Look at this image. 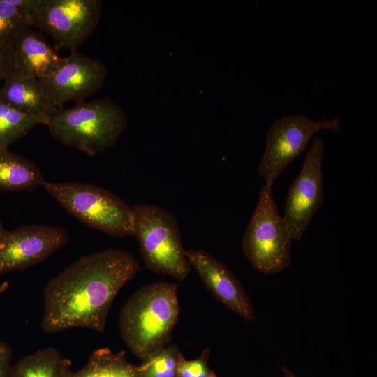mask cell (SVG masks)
<instances>
[{
  "mask_svg": "<svg viewBox=\"0 0 377 377\" xmlns=\"http://www.w3.org/2000/svg\"><path fill=\"white\" fill-rule=\"evenodd\" d=\"M139 269L135 257L119 249L82 256L46 284L42 329L49 334L74 327L103 332L114 299Z\"/></svg>",
  "mask_w": 377,
  "mask_h": 377,
  "instance_id": "1",
  "label": "cell"
},
{
  "mask_svg": "<svg viewBox=\"0 0 377 377\" xmlns=\"http://www.w3.org/2000/svg\"><path fill=\"white\" fill-rule=\"evenodd\" d=\"M177 288L176 283L168 282L145 285L121 308V339L139 359L169 343L180 311Z\"/></svg>",
  "mask_w": 377,
  "mask_h": 377,
  "instance_id": "2",
  "label": "cell"
},
{
  "mask_svg": "<svg viewBox=\"0 0 377 377\" xmlns=\"http://www.w3.org/2000/svg\"><path fill=\"white\" fill-rule=\"evenodd\" d=\"M127 124L120 105L101 97L57 109L48 117L45 126L60 143L94 156L115 145Z\"/></svg>",
  "mask_w": 377,
  "mask_h": 377,
  "instance_id": "3",
  "label": "cell"
},
{
  "mask_svg": "<svg viewBox=\"0 0 377 377\" xmlns=\"http://www.w3.org/2000/svg\"><path fill=\"white\" fill-rule=\"evenodd\" d=\"M132 209L133 235L145 267L178 280L185 279L191 266L175 216L156 205H136Z\"/></svg>",
  "mask_w": 377,
  "mask_h": 377,
  "instance_id": "4",
  "label": "cell"
},
{
  "mask_svg": "<svg viewBox=\"0 0 377 377\" xmlns=\"http://www.w3.org/2000/svg\"><path fill=\"white\" fill-rule=\"evenodd\" d=\"M64 209L91 228L114 237L133 235V209L116 194L91 184L45 182Z\"/></svg>",
  "mask_w": 377,
  "mask_h": 377,
  "instance_id": "5",
  "label": "cell"
},
{
  "mask_svg": "<svg viewBox=\"0 0 377 377\" xmlns=\"http://www.w3.org/2000/svg\"><path fill=\"white\" fill-rule=\"evenodd\" d=\"M291 237L272 195L264 184L242 240L244 256L263 274L279 273L291 263Z\"/></svg>",
  "mask_w": 377,
  "mask_h": 377,
  "instance_id": "6",
  "label": "cell"
},
{
  "mask_svg": "<svg viewBox=\"0 0 377 377\" xmlns=\"http://www.w3.org/2000/svg\"><path fill=\"white\" fill-rule=\"evenodd\" d=\"M341 119L313 121L304 114H288L275 119L266 133V146L258 168V175L272 188L283 171L306 149L320 131H340Z\"/></svg>",
  "mask_w": 377,
  "mask_h": 377,
  "instance_id": "7",
  "label": "cell"
},
{
  "mask_svg": "<svg viewBox=\"0 0 377 377\" xmlns=\"http://www.w3.org/2000/svg\"><path fill=\"white\" fill-rule=\"evenodd\" d=\"M101 6L99 0H36L30 26L49 35L55 50L77 51L98 26Z\"/></svg>",
  "mask_w": 377,
  "mask_h": 377,
  "instance_id": "8",
  "label": "cell"
},
{
  "mask_svg": "<svg viewBox=\"0 0 377 377\" xmlns=\"http://www.w3.org/2000/svg\"><path fill=\"white\" fill-rule=\"evenodd\" d=\"M324 141L318 135L311 141L300 171L290 184L283 219L292 240H300L324 198L323 161Z\"/></svg>",
  "mask_w": 377,
  "mask_h": 377,
  "instance_id": "9",
  "label": "cell"
},
{
  "mask_svg": "<svg viewBox=\"0 0 377 377\" xmlns=\"http://www.w3.org/2000/svg\"><path fill=\"white\" fill-rule=\"evenodd\" d=\"M108 68L101 61L71 52L50 75L39 79L54 107L69 101L77 102L94 94L104 84Z\"/></svg>",
  "mask_w": 377,
  "mask_h": 377,
  "instance_id": "10",
  "label": "cell"
},
{
  "mask_svg": "<svg viewBox=\"0 0 377 377\" xmlns=\"http://www.w3.org/2000/svg\"><path fill=\"white\" fill-rule=\"evenodd\" d=\"M68 239L65 229L54 226L26 225L8 231L0 246V275L44 261Z\"/></svg>",
  "mask_w": 377,
  "mask_h": 377,
  "instance_id": "11",
  "label": "cell"
},
{
  "mask_svg": "<svg viewBox=\"0 0 377 377\" xmlns=\"http://www.w3.org/2000/svg\"><path fill=\"white\" fill-rule=\"evenodd\" d=\"M185 255L216 299L247 321H254L256 314L249 297L240 281L226 265L200 249L185 250Z\"/></svg>",
  "mask_w": 377,
  "mask_h": 377,
  "instance_id": "12",
  "label": "cell"
},
{
  "mask_svg": "<svg viewBox=\"0 0 377 377\" xmlns=\"http://www.w3.org/2000/svg\"><path fill=\"white\" fill-rule=\"evenodd\" d=\"M11 52L12 73L38 79L53 73L64 59L30 26L21 29L14 37Z\"/></svg>",
  "mask_w": 377,
  "mask_h": 377,
  "instance_id": "13",
  "label": "cell"
},
{
  "mask_svg": "<svg viewBox=\"0 0 377 377\" xmlns=\"http://www.w3.org/2000/svg\"><path fill=\"white\" fill-rule=\"evenodd\" d=\"M0 95L31 115L48 117L57 110L50 101L40 80L34 77L11 73L0 87Z\"/></svg>",
  "mask_w": 377,
  "mask_h": 377,
  "instance_id": "14",
  "label": "cell"
},
{
  "mask_svg": "<svg viewBox=\"0 0 377 377\" xmlns=\"http://www.w3.org/2000/svg\"><path fill=\"white\" fill-rule=\"evenodd\" d=\"M45 182L34 162L8 149L0 150V191H32Z\"/></svg>",
  "mask_w": 377,
  "mask_h": 377,
  "instance_id": "15",
  "label": "cell"
},
{
  "mask_svg": "<svg viewBox=\"0 0 377 377\" xmlns=\"http://www.w3.org/2000/svg\"><path fill=\"white\" fill-rule=\"evenodd\" d=\"M71 362L52 346L24 356L12 366L9 377H70Z\"/></svg>",
  "mask_w": 377,
  "mask_h": 377,
  "instance_id": "16",
  "label": "cell"
},
{
  "mask_svg": "<svg viewBox=\"0 0 377 377\" xmlns=\"http://www.w3.org/2000/svg\"><path fill=\"white\" fill-rule=\"evenodd\" d=\"M70 377H138V371L124 351L114 353L108 348H101L90 355L82 369L71 371Z\"/></svg>",
  "mask_w": 377,
  "mask_h": 377,
  "instance_id": "17",
  "label": "cell"
},
{
  "mask_svg": "<svg viewBox=\"0 0 377 377\" xmlns=\"http://www.w3.org/2000/svg\"><path fill=\"white\" fill-rule=\"evenodd\" d=\"M48 117L25 113L6 101L0 95V150L25 135L38 124L46 125Z\"/></svg>",
  "mask_w": 377,
  "mask_h": 377,
  "instance_id": "18",
  "label": "cell"
},
{
  "mask_svg": "<svg viewBox=\"0 0 377 377\" xmlns=\"http://www.w3.org/2000/svg\"><path fill=\"white\" fill-rule=\"evenodd\" d=\"M36 1L0 0V44L11 43L21 29L30 26L29 13Z\"/></svg>",
  "mask_w": 377,
  "mask_h": 377,
  "instance_id": "19",
  "label": "cell"
},
{
  "mask_svg": "<svg viewBox=\"0 0 377 377\" xmlns=\"http://www.w3.org/2000/svg\"><path fill=\"white\" fill-rule=\"evenodd\" d=\"M182 357L175 345H167L142 360L137 366L138 377H177Z\"/></svg>",
  "mask_w": 377,
  "mask_h": 377,
  "instance_id": "20",
  "label": "cell"
},
{
  "mask_svg": "<svg viewBox=\"0 0 377 377\" xmlns=\"http://www.w3.org/2000/svg\"><path fill=\"white\" fill-rule=\"evenodd\" d=\"M209 354L210 350L207 348L194 360H187L182 356L178 364L177 377H217L207 364Z\"/></svg>",
  "mask_w": 377,
  "mask_h": 377,
  "instance_id": "21",
  "label": "cell"
},
{
  "mask_svg": "<svg viewBox=\"0 0 377 377\" xmlns=\"http://www.w3.org/2000/svg\"><path fill=\"white\" fill-rule=\"evenodd\" d=\"M12 71L11 43L0 44V82H3Z\"/></svg>",
  "mask_w": 377,
  "mask_h": 377,
  "instance_id": "22",
  "label": "cell"
},
{
  "mask_svg": "<svg viewBox=\"0 0 377 377\" xmlns=\"http://www.w3.org/2000/svg\"><path fill=\"white\" fill-rule=\"evenodd\" d=\"M13 350L6 342L0 341V377H9Z\"/></svg>",
  "mask_w": 377,
  "mask_h": 377,
  "instance_id": "23",
  "label": "cell"
},
{
  "mask_svg": "<svg viewBox=\"0 0 377 377\" xmlns=\"http://www.w3.org/2000/svg\"><path fill=\"white\" fill-rule=\"evenodd\" d=\"M281 371H282V374L283 375V377H298L293 372H292L290 369H288L286 366H283L281 367Z\"/></svg>",
  "mask_w": 377,
  "mask_h": 377,
  "instance_id": "24",
  "label": "cell"
},
{
  "mask_svg": "<svg viewBox=\"0 0 377 377\" xmlns=\"http://www.w3.org/2000/svg\"><path fill=\"white\" fill-rule=\"evenodd\" d=\"M8 232V230L3 227L1 221L0 219V246H1L3 241Z\"/></svg>",
  "mask_w": 377,
  "mask_h": 377,
  "instance_id": "25",
  "label": "cell"
},
{
  "mask_svg": "<svg viewBox=\"0 0 377 377\" xmlns=\"http://www.w3.org/2000/svg\"><path fill=\"white\" fill-rule=\"evenodd\" d=\"M9 283L8 281H3L0 285V296L8 288Z\"/></svg>",
  "mask_w": 377,
  "mask_h": 377,
  "instance_id": "26",
  "label": "cell"
}]
</instances>
